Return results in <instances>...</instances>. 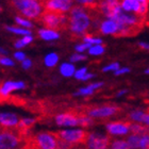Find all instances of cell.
I'll list each match as a JSON object with an SVG mask.
<instances>
[{
	"instance_id": "cell-30",
	"label": "cell",
	"mask_w": 149,
	"mask_h": 149,
	"mask_svg": "<svg viewBox=\"0 0 149 149\" xmlns=\"http://www.w3.org/2000/svg\"><path fill=\"white\" fill-rule=\"evenodd\" d=\"M94 91L92 87L86 86V87H82L80 90L78 91L77 93H74V96H87V95H92L94 94Z\"/></svg>"
},
{
	"instance_id": "cell-20",
	"label": "cell",
	"mask_w": 149,
	"mask_h": 149,
	"mask_svg": "<svg viewBox=\"0 0 149 149\" xmlns=\"http://www.w3.org/2000/svg\"><path fill=\"white\" fill-rule=\"evenodd\" d=\"M59 62V56L56 53L52 52L49 53L45 56V65L48 67H53L56 65V63Z\"/></svg>"
},
{
	"instance_id": "cell-45",
	"label": "cell",
	"mask_w": 149,
	"mask_h": 149,
	"mask_svg": "<svg viewBox=\"0 0 149 149\" xmlns=\"http://www.w3.org/2000/svg\"><path fill=\"white\" fill-rule=\"evenodd\" d=\"M0 52L3 53V54H4V53H6V50H3L2 48H0Z\"/></svg>"
},
{
	"instance_id": "cell-34",
	"label": "cell",
	"mask_w": 149,
	"mask_h": 149,
	"mask_svg": "<svg viewBox=\"0 0 149 149\" xmlns=\"http://www.w3.org/2000/svg\"><path fill=\"white\" fill-rule=\"evenodd\" d=\"M92 46L91 44L88 43H85L84 42V44H80V45H77L76 46V50H77L78 52H83V51H85V50H87L90 47Z\"/></svg>"
},
{
	"instance_id": "cell-9",
	"label": "cell",
	"mask_w": 149,
	"mask_h": 149,
	"mask_svg": "<svg viewBox=\"0 0 149 149\" xmlns=\"http://www.w3.org/2000/svg\"><path fill=\"white\" fill-rule=\"evenodd\" d=\"M20 136H17L12 131H1L0 132V149H13L19 146Z\"/></svg>"
},
{
	"instance_id": "cell-15",
	"label": "cell",
	"mask_w": 149,
	"mask_h": 149,
	"mask_svg": "<svg viewBox=\"0 0 149 149\" xmlns=\"http://www.w3.org/2000/svg\"><path fill=\"white\" fill-rule=\"evenodd\" d=\"M19 123V118L13 113H0V126L3 128H15Z\"/></svg>"
},
{
	"instance_id": "cell-33",
	"label": "cell",
	"mask_w": 149,
	"mask_h": 149,
	"mask_svg": "<svg viewBox=\"0 0 149 149\" xmlns=\"http://www.w3.org/2000/svg\"><path fill=\"white\" fill-rule=\"evenodd\" d=\"M83 60H86V56L81 54V53H74L70 58V62H79V61H83Z\"/></svg>"
},
{
	"instance_id": "cell-8",
	"label": "cell",
	"mask_w": 149,
	"mask_h": 149,
	"mask_svg": "<svg viewBox=\"0 0 149 149\" xmlns=\"http://www.w3.org/2000/svg\"><path fill=\"white\" fill-rule=\"evenodd\" d=\"M110 139L107 135H101L98 133H88L86 144L87 148L93 149H106L110 146Z\"/></svg>"
},
{
	"instance_id": "cell-47",
	"label": "cell",
	"mask_w": 149,
	"mask_h": 149,
	"mask_svg": "<svg viewBox=\"0 0 149 149\" xmlns=\"http://www.w3.org/2000/svg\"><path fill=\"white\" fill-rule=\"evenodd\" d=\"M145 74H149V68H148V69H147V70H146V72H145Z\"/></svg>"
},
{
	"instance_id": "cell-40",
	"label": "cell",
	"mask_w": 149,
	"mask_h": 149,
	"mask_svg": "<svg viewBox=\"0 0 149 149\" xmlns=\"http://www.w3.org/2000/svg\"><path fill=\"white\" fill-rule=\"evenodd\" d=\"M103 85L102 82H97V83H93V84H90L88 86L92 87L93 90H97V88H99V87H101Z\"/></svg>"
},
{
	"instance_id": "cell-28",
	"label": "cell",
	"mask_w": 149,
	"mask_h": 149,
	"mask_svg": "<svg viewBox=\"0 0 149 149\" xmlns=\"http://www.w3.org/2000/svg\"><path fill=\"white\" fill-rule=\"evenodd\" d=\"M16 24H18L19 26H22L24 28H32V22L28 19H25V17H20V16H16L15 17Z\"/></svg>"
},
{
	"instance_id": "cell-36",
	"label": "cell",
	"mask_w": 149,
	"mask_h": 149,
	"mask_svg": "<svg viewBox=\"0 0 149 149\" xmlns=\"http://www.w3.org/2000/svg\"><path fill=\"white\" fill-rule=\"evenodd\" d=\"M0 64L4 66H14V62L9 58H0Z\"/></svg>"
},
{
	"instance_id": "cell-38",
	"label": "cell",
	"mask_w": 149,
	"mask_h": 149,
	"mask_svg": "<svg viewBox=\"0 0 149 149\" xmlns=\"http://www.w3.org/2000/svg\"><path fill=\"white\" fill-rule=\"evenodd\" d=\"M129 72H130V69L127 68V67H124V68H118L117 70H115V74L116 76H120V74H127Z\"/></svg>"
},
{
	"instance_id": "cell-2",
	"label": "cell",
	"mask_w": 149,
	"mask_h": 149,
	"mask_svg": "<svg viewBox=\"0 0 149 149\" xmlns=\"http://www.w3.org/2000/svg\"><path fill=\"white\" fill-rule=\"evenodd\" d=\"M15 10L18 11L25 18L36 19L40 17L44 8L40 0H9Z\"/></svg>"
},
{
	"instance_id": "cell-29",
	"label": "cell",
	"mask_w": 149,
	"mask_h": 149,
	"mask_svg": "<svg viewBox=\"0 0 149 149\" xmlns=\"http://www.w3.org/2000/svg\"><path fill=\"white\" fill-rule=\"evenodd\" d=\"M140 148H149V133H145L140 135Z\"/></svg>"
},
{
	"instance_id": "cell-3",
	"label": "cell",
	"mask_w": 149,
	"mask_h": 149,
	"mask_svg": "<svg viewBox=\"0 0 149 149\" xmlns=\"http://www.w3.org/2000/svg\"><path fill=\"white\" fill-rule=\"evenodd\" d=\"M40 19L42 24L46 28L54 29V30L68 28V17L62 13L44 11L40 15Z\"/></svg>"
},
{
	"instance_id": "cell-16",
	"label": "cell",
	"mask_w": 149,
	"mask_h": 149,
	"mask_svg": "<svg viewBox=\"0 0 149 149\" xmlns=\"http://www.w3.org/2000/svg\"><path fill=\"white\" fill-rule=\"evenodd\" d=\"M38 35H40V38H43L45 40H54L60 38L59 32H56L54 29L50 28L40 29V31H38Z\"/></svg>"
},
{
	"instance_id": "cell-48",
	"label": "cell",
	"mask_w": 149,
	"mask_h": 149,
	"mask_svg": "<svg viewBox=\"0 0 149 149\" xmlns=\"http://www.w3.org/2000/svg\"><path fill=\"white\" fill-rule=\"evenodd\" d=\"M147 112H148V113H149V108H148V109H147Z\"/></svg>"
},
{
	"instance_id": "cell-43",
	"label": "cell",
	"mask_w": 149,
	"mask_h": 149,
	"mask_svg": "<svg viewBox=\"0 0 149 149\" xmlns=\"http://www.w3.org/2000/svg\"><path fill=\"white\" fill-rule=\"evenodd\" d=\"M126 93H127V91H126V90L120 91V92H118V93H117V97H120L121 95H124V94H126Z\"/></svg>"
},
{
	"instance_id": "cell-32",
	"label": "cell",
	"mask_w": 149,
	"mask_h": 149,
	"mask_svg": "<svg viewBox=\"0 0 149 149\" xmlns=\"http://www.w3.org/2000/svg\"><path fill=\"white\" fill-rule=\"evenodd\" d=\"M86 72H87L86 67H82V68L76 70V72H74V78H76V79H79V80H81V79H82V77H83Z\"/></svg>"
},
{
	"instance_id": "cell-14",
	"label": "cell",
	"mask_w": 149,
	"mask_h": 149,
	"mask_svg": "<svg viewBox=\"0 0 149 149\" xmlns=\"http://www.w3.org/2000/svg\"><path fill=\"white\" fill-rule=\"evenodd\" d=\"M22 88H25V83L22 81H18V82L6 81V83L0 87V97L1 98H8L13 91L22 90Z\"/></svg>"
},
{
	"instance_id": "cell-46",
	"label": "cell",
	"mask_w": 149,
	"mask_h": 149,
	"mask_svg": "<svg viewBox=\"0 0 149 149\" xmlns=\"http://www.w3.org/2000/svg\"><path fill=\"white\" fill-rule=\"evenodd\" d=\"M106 1H120V0H106Z\"/></svg>"
},
{
	"instance_id": "cell-27",
	"label": "cell",
	"mask_w": 149,
	"mask_h": 149,
	"mask_svg": "<svg viewBox=\"0 0 149 149\" xmlns=\"http://www.w3.org/2000/svg\"><path fill=\"white\" fill-rule=\"evenodd\" d=\"M93 124V120L91 116H86V115H81L79 114V126H82V127H87V126H91Z\"/></svg>"
},
{
	"instance_id": "cell-37",
	"label": "cell",
	"mask_w": 149,
	"mask_h": 149,
	"mask_svg": "<svg viewBox=\"0 0 149 149\" xmlns=\"http://www.w3.org/2000/svg\"><path fill=\"white\" fill-rule=\"evenodd\" d=\"M14 58H15L16 60H18V61H24V60L26 59V54L24 52H22V51H17V52L14 53Z\"/></svg>"
},
{
	"instance_id": "cell-26",
	"label": "cell",
	"mask_w": 149,
	"mask_h": 149,
	"mask_svg": "<svg viewBox=\"0 0 149 149\" xmlns=\"http://www.w3.org/2000/svg\"><path fill=\"white\" fill-rule=\"evenodd\" d=\"M8 31L15 33V34H20V35H30L31 31L28 29H22V28H16V27H6Z\"/></svg>"
},
{
	"instance_id": "cell-17",
	"label": "cell",
	"mask_w": 149,
	"mask_h": 149,
	"mask_svg": "<svg viewBox=\"0 0 149 149\" xmlns=\"http://www.w3.org/2000/svg\"><path fill=\"white\" fill-rule=\"evenodd\" d=\"M34 123H35L34 118H22V120H19L18 125H17L18 132L30 130V128L34 125Z\"/></svg>"
},
{
	"instance_id": "cell-10",
	"label": "cell",
	"mask_w": 149,
	"mask_h": 149,
	"mask_svg": "<svg viewBox=\"0 0 149 149\" xmlns=\"http://www.w3.org/2000/svg\"><path fill=\"white\" fill-rule=\"evenodd\" d=\"M119 111H120V108L116 106H102L88 110L87 115H90L93 118H107L117 114Z\"/></svg>"
},
{
	"instance_id": "cell-24",
	"label": "cell",
	"mask_w": 149,
	"mask_h": 149,
	"mask_svg": "<svg viewBox=\"0 0 149 149\" xmlns=\"http://www.w3.org/2000/svg\"><path fill=\"white\" fill-rule=\"evenodd\" d=\"M127 142L130 148H140V135L139 134L132 133V135L128 137Z\"/></svg>"
},
{
	"instance_id": "cell-4",
	"label": "cell",
	"mask_w": 149,
	"mask_h": 149,
	"mask_svg": "<svg viewBox=\"0 0 149 149\" xmlns=\"http://www.w3.org/2000/svg\"><path fill=\"white\" fill-rule=\"evenodd\" d=\"M27 146L31 148L56 149L58 148V136L56 133H49V132L38 133L34 137L29 140Z\"/></svg>"
},
{
	"instance_id": "cell-18",
	"label": "cell",
	"mask_w": 149,
	"mask_h": 149,
	"mask_svg": "<svg viewBox=\"0 0 149 149\" xmlns=\"http://www.w3.org/2000/svg\"><path fill=\"white\" fill-rule=\"evenodd\" d=\"M60 72L64 77H72L76 72V68L70 63H63L62 65L60 66Z\"/></svg>"
},
{
	"instance_id": "cell-49",
	"label": "cell",
	"mask_w": 149,
	"mask_h": 149,
	"mask_svg": "<svg viewBox=\"0 0 149 149\" xmlns=\"http://www.w3.org/2000/svg\"><path fill=\"white\" fill-rule=\"evenodd\" d=\"M148 133H149V126H148Z\"/></svg>"
},
{
	"instance_id": "cell-44",
	"label": "cell",
	"mask_w": 149,
	"mask_h": 149,
	"mask_svg": "<svg viewBox=\"0 0 149 149\" xmlns=\"http://www.w3.org/2000/svg\"><path fill=\"white\" fill-rule=\"evenodd\" d=\"M141 2H144V3H148L149 4V0H140Z\"/></svg>"
},
{
	"instance_id": "cell-19",
	"label": "cell",
	"mask_w": 149,
	"mask_h": 149,
	"mask_svg": "<svg viewBox=\"0 0 149 149\" xmlns=\"http://www.w3.org/2000/svg\"><path fill=\"white\" fill-rule=\"evenodd\" d=\"M130 131L133 134H139V135H142V134L148 133V126H147V127H145V126H142V125H140V123L130 124Z\"/></svg>"
},
{
	"instance_id": "cell-25",
	"label": "cell",
	"mask_w": 149,
	"mask_h": 149,
	"mask_svg": "<svg viewBox=\"0 0 149 149\" xmlns=\"http://www.w3.org/2000/svg\"><path fill=\"white\" fill-rule=\"evenodd\" d=\"M104 52V47L101 45V44H97V45H92V46L88 48V53L92 54V56H99V54H102Z\"/></svg>"
},
{
	"instance_id": "cell-31",
	"label": "cell",
	"mask_w": 149,
	"mask_h": 149,
	"mask_svg": "<svg viewBox=\"0 0 149 149\" xmlns=\"http://www.w3.org/2000/svg\"><path fill=\"white\" fill-rule=\"evenodd\" d=\"M84 42L88 43L91 45H97V44H102V40L98 38V37H93L92 35H85L84 37Z\"/></svg>"
},
{
	"instance_id": "cell-41",
	"label": "cell",
	"mask_w": 149,
	"mask_h": 149,
	"mask_svg": "<svg viewBox=\"0 0 149 149\" xmlns=\"http://www.w3.org/2000/svg\"><path fill=\"white\" fill-rule=\"evenodd\" d=\"M95 77V74H85L83 76V77H82V79H81V80H83V81H86V80H90L91 78H94Z\"/></svg>"
},
{
	"instance_id": "cell-39",
	"label": "cell",
	"mask_w": 149,
	"mask_h": 149,
	"mask_svg": "<svg viewBox=\"0 0 149 149\" xmlns=\"http://www.w3.org/2000/svg\"><path fill=\"white\" fill-rule=\"evenodd\" d=\"M32 65V62H31V60H29V59H25L24 61H22V67L25 69H29L30 67H31Z\"/></svg>"
},
{
	"instance_id": "cell-7",
	"label": "cell",
	"mask_w": 149,
	"mask_h": 149,
	"mask_svg": "<svg viewBox=\"0 0 149 149\" xmlns=\"http://www.w3.org/2000/svg\"><path fill=\"white\" fill-rule=\"evenodd\" d=\"M120 6L126 12L135 13L141 16H146L148 12V3L141 2L140 0H120Z\"/></svg>"
},
{
	"instance_id": "cell-21",
	"label": "cell",
	"mask_w": 149,
	"mask_h": 149,
	"mask_svg": "<svg viewBox=\"0 0 149 149\" xmlns=\"http://www.w3.org/2000/svg\"><path fill=\"white\" fill-rule=\"evenodd\" d=\"M144 115H145V112L141 111V110H135V111H132L129 114V118L131 120L135 121V123H142L144 118Z\"/></svg>"
},
{
	"instance_id": "cell-12",
	"label": "cell",
	"mask_w": 149,
	"mask_h": 149,
	"mask_svg": "<svg viewBox=\"0 0 149 149\" xmlns=\"http://www.w3.org/2000/svg\"><path fill=\"white\" fill-rule=\"evenodd\" d=\"M56 123L59 126H64V127L79 126V114H74V113L59 114L56 117Z\"/></svg>"
},
{
	"instance_id": "cell-11",
	"label": "cell",
	"mask_w": 149,
	"mask_h": 149,
	"mask_svg": "<svg viewBox=\"0 0 149 149\" xmlns=\"http://www.w3.org/2000/svg\"><path fill=\"white\" fill-rule=\"evenodd\" d=\"M107 131L111 135H126L130 132V123L128 121H115L107 125Z\"/></svg>"
},
{
	"instance_id": "cell-50",
	"label": "cell",
	"mask_w": 149,
	"mask_h": 149,
	"mask_svg": "<svg viewBox=\"0 0 149 149\" xmlns=\"http://www.w3.org/2000/svg\"><path fill=\"white\" fill-rule=\"evenodd\" d=\"M0 10H1V8H0Z\"/></svg>"
},
{
	"instance_id": "cell-6",
	"label": "cell",
	"mask_w": 149,
	"mask_h": 149,
	"mask_svg": "<svg viewBox=\"0 0 149 149\" xmlns=\"http://www.w3.org/2000/svg\"><path fill=\"white\" fill-rule=\"evenodd\" d=\"M45 11L56 13L69 12L74 6V0H40Z\"/></svg>"
},
{
	"instance_id": "cell-5",
	"label": "cell",
	"mask_w": 149,
	"mask_h": 149,
	"mask_svg": "<svg viewBox=\"0 0 149 149\" xmlns=\"http://www.w3.org/2000/svg\"><path fill=\"white\" fill-rule=\"evenodd\" d=\"M56 134L59 139L69 143L72 147L79 146V145H85L87 136H88V133L86 131L80 130V129H77V130H62L60 132H56Z\"/></svg>"
},
{
	"instance_id": "cell-13",
	"label": "cell",
	"mask_w": 149,
	"mask_h": 149,
	"mask_svg": "<svg viewBox=\"0 0 149 149\" xmlns=\"http://www.w3.org/2000/svg\"><path fill=\"white\" fill-rule=\"evenodd\" d=\"M118 30H119V24H118V22L116 19L108 18L100 22L99 25V31L102 34L117 35Z\"/></svg>"
},
{
	"instance_id": "cell-42",
	"label": "cell",
	"mask_w": 149,
	"mask_h": 149,
	"mask_svg": "<svg viewBox=\"0 0 149 149\" xmlns=\"http://www.w3.org/2000/svg\"><path fill=\"white\" fill-rule=\"evenodd\" d=\"M139 46H140L141 48H143V49L149 50V44H147V43H140L139 44Z\"/></svg>"
},
{
	"instance_id": "cell-23",
	"label": "cell",
	"mask_w": 149,
	"mask_h": 149,
	"mask_svg": "<svg viewBox=\"0 0 149 149\" xmlns=\"http://www.w3.org/2000/svg\"><path fill=\"white\" fill-rule=\"evenodd\" d=\"M110 147L113 149H128L130 148L129 144H128L127 141H121V140H116L113 141L111 144H110Z\"/></svg>"
},
{
	"instance_id": "cell-1",
	"label": "cell",
	"mask_w": 149,
	"mask_h": 149,
	"mask_svg": "<svg viewBox=\"0 0 149 149\" xmlns=\"http://www.w3.org/2000/svg\"><path fill=\"white\" fill-rule=\"evenodd\" d=\"M91 26V14L85 8L72 6L69 11L68 29L74 35H82L88 30Z\"/></svg>"
},
{
	"instance_id": "cell-35",
	"label": "cell",
	"mask_w": 149,
	"mask_h": 149,
	"mask_svg": "<svg viewBox=\"0 0 149 149\" xmlns=\"http://www.w3.org/2000/svg\"><path fill=\"white\" fill-rule=\"evenodd\" d=\"M119 68V64L118 63H112L110 65L103 67V72H109V70H117Z\"/></svg>"
},
{
	"instance_id": "cell-22",
	"label": "cell",
	"mask_w": 149,
	"mask_h": 149,
	"mask_svg": "<svg viewBox=\"0 0 149 149\" xmlns=\"http://www.w3.org/2000/svg\"><path fill=\"white\" fill-rule=\"evenodd\" d=\"M32 40H33V37L31 36V34H30V35H25L22 40H16L14 46H15V48H17V49H20V48H22V47H25L26 45L30 44Z\"/></svg>"
}]
</instances>
